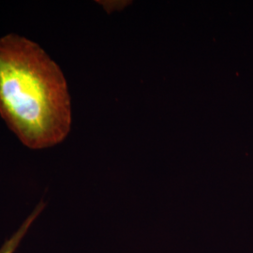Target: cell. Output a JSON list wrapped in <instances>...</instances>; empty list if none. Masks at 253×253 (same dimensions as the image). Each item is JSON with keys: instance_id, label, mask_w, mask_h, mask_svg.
Here are the masks:
<instances>
[{"instance_id": "1", "label": "cell", "mask_w": 253, "mask_h": 253, "mask_svg": "<svg viewBox=\"0 0 253 253\" xmlns=\"http://www.w3.org/2000/svg\"><path fill=\"white\" fill-rule=\"evenodd\" d=\"M0 115L31 149L60 144L72 126L60 68L37 43L15 34L0 39Z\"/></svg>"}, {"instance_id": "2", "label": "cell", "mask_w": 253, "mask_h": 253, "mask_svg": "<svg viewBox=\"0 0 253 253\" xmlns=\"http://www.w3.org/2000/svg\"><path fill=\"white\" fill-rule=\"evenodd\" d=\"M44 203L41 202L37 208L34 209V211L27 217V219L22 223L18 230L9 237L8 240L5 241V243L1 246L0 248V253H14V252L17 250L20 243L24 239L25 235H27L28 230L30 229L33 222L39 217V215L42 213V211L44 209Z\"/></svg>"}]
</instances>
